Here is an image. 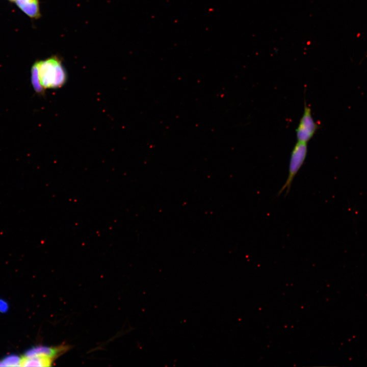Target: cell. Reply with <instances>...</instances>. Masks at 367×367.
Segmentation results:
<instances>
[{"instance_id": "obj_4", "label": "cell", "mask_w": 367, "mask_h": 367, "mask_svg": "<svg viewBox=\"0 0 367 367\" xmlns=\"http://www.w3.org/2000/svg\"><path fill=\"white\" fill-rule=\"evenodd\" d=\"M66 350V347L62 346L59 347L36 346L28 350L24 356L27 357L47 356L54 359Z\"/></svg>"}, {"instance_id": "obj_3", "label": "cell", "mask_w": 367, "mask_h": 367, "mask_svg": "<svg viewBox=\"0 0 367 367\" xmlns=\"http://www.w3.org/2000/svg\"><path fill=\"white\" fill-rule=\"evenodd\" d=\"M318 127L312 118L310 107L305 102L303 114L296 130L298 141L307 143L313 136Z\"/></svg>"}, {"instance_id": "obj_7", "label": "cell", "mask_w": 367, "mask_h": 367, "mask_svg": "<svg viewBox=\"0 0 367 367\" xmlns=\"http://www.w3.org/2000/svg\"><path fill=\"white\" fill-rule=\"evenodd\" d=\"M31 82L35 91L38 94H44L45 90L40 85L37 74V67L36 62L31 69Z\"/></svg>"}, {"instance_id": "obj_8", "label": "cell", "mask_w": 367, "mask_h": 367, "mask_svg": "<svg viewBox=\"0 0 367 367\" xmlns=\"http://www.w3.org/2000/svg\"><path fill=\"white\" fill-rule=\"evenodd\" d=\"M20 358L15 355L7 357L3 360H0V366H20Z\"/></svg>"}, {"instance_id": "obj_9", "label": "cell", "mask_w": 367, "mask_h": 367, "mask_svg": "<svg viewBox=\"0 0 367 367\" xmlns=\"http://www.w3.org/2000/svg\"><path fill=\"white\" fill-rule=\"evenodd\" d=\"M20 1H22V2H31V1H36V0H20Z\"/></svg>"}, {"instance_id": "obj_5", "label": "cell", "mask_w": 367, "mask_h": 367, "mask_svg": "<svg viewBox=\"0 0 367 367\" xmlns=\"http://www.w3.org/2000/svg\"><path fill=\"white\" fill-rule=\"evenodd\" d=\"M53 359L47 356H23L20 358V366L45 367L51 365Z\"/></svg>"}, {"instance_id": "obj_2", "label": "cell", "mask_w": 367, "mask_h": 367, "mask_svg": "<svg viewBox=\"0 0 367 367\" xmlns=\"http://www.w3.org/2000/svg\"><path fill=\"white\" fill-rule=\"evenodd\" d=\"M307 153V143L298 141L291 152L287 178L283 186L279 191L278 196H279L284 191H285V196L289 193L293 181L304 163Z\"/></svg>"}, {"instance_id": "obj_6", "label": "cell", "mask_w": 367, "mask_h": 367, "mask_svg": "<svg viewBox=\"0 0 367 367\" xmlns=\"http://www.w3.org/2000/svg\"><path fill=\"white\" fill-rule=\"evenodd\" d=\"M15 1L20 9L29 16L35 18L40 16L38 0L27 2L20 0Z\"/></svg>"}, {"instance_id": "obj_1", "label": "cell", "mask_w": 367, "mask_h": 367, "mask_svg": "<svg viewBox=\"0 0 367 367\" xmlns=\"http://www.w3.org/2000/svg\"><path fill=\"white\" fill-rule=\"evenodd\" d=\"M36 63L38 80L44 90L60 88L65 85L67 79V73L61 61L57 57H52Z\"/></svg>"}]
</instances>
